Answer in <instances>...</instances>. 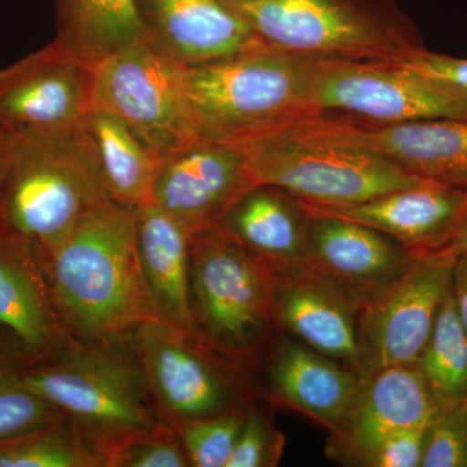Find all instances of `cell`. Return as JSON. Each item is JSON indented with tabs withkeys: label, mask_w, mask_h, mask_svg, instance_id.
Wrapping results in <instances>:
<instances>
[{
	"label": "cell",
	"mask_w": 467,
	"mask_h": 467,
	"mask_svg": "<svg viewBox=\"0 0 467 467\" xmlns=\"http://www.w3.org/2000/svg\"><path fill=\"white\" fill-rule=\"evenodd\" d=\"M130 342L169 425L233 410L235 387L214 358L216 350L201 339L155 318L138 326Z\"/></svg>",
	"instance_id": "obj_12"
},
{
	"label": "cell",
	"mask_w": 467,
	"mask_h": 467,
	"mask_svg": "<svg viewBox=\"0 0 467 467\" xmlns=\"http://www.w3.org/2000/svg\"><path fill=\"white\" fill-rule=\"evenodd\" d=\"M309 107L374 124L467 119V90L405 63L317 60Z\"/></svg>",
	"instance_id": "obj_8"
},
{
	"label": "cell",
	"mask_w": 467,
	"mask_h": 467,
	"mask_svg": "<svg viewBox=\"0 0 467 467\" xmlns=\"http://www.w3.org/2000/svg\"><path fill=\"white\" fill-rule=\"evenodd\" d=\"M92 109L119 117L160 162L198 140L184 67L147 42L128 46L98 64Z\"/></svg>",
	"instance_id": "obj_9"
},
{
	"label": "cell",
	"mask_w": 467,
	"mask_h": 467,
	"mask_svg": "<svg viewBox=\"0 0 467 467\" xmlns=\"http://www.w3.org/2000/svg\"><path fill=\"white\" fill-rule=\"evenodd\" d=\"M239 147L254 183L276 187L318 207H349L427 182L376 152L290 124Z\"/></svg>",
	"instance_id": "obj_6"
},
{
	"label": "cell",
	"mask_w": 467,
	"mask_h": 467,
	"mask_svg": "<svg viewBox=\"0 0 467 467\" xmlns=\"http://www.w3.org/2000/svg\"><path fill=\"white\" fill-rule=\"evenodd\" d=\"M138 251L160 321L198 337L190 297L193 234L153 202L135 209Z\"/></svg>",
	"instance_id": "obj_22"
},
{
	"label": "cell",
	"mask_w": 467,
	"mask_h": 467,
	"mask_svg": "<svg viewBox=\"0 0 467 467\" xmlns=\"http://www.w3.org/2000/svg\"><path fill=\"white\" fill-rule=\"evenodd\" d=\"M451 257H418L416 264L358 321L361 379L387 368L418 365L451 285Z\"/></svg>",
	"instance_id": "obj_11"
},
{
	"label": "cell",
	"mask_w": 467,
	"mask_h": 467,
	"mask_svg": "<svg viewBox=\"0 0 467 467\" xmlns=\"http://www.w3.org/2000/svg\"><path fill=\"white\" fill-rule=\"evenodd\" d=\"M147 43L184 67L264 47L221 0H137Z\"/></svg>",
	"instance_id": "obj_19"
},
{
	"label": "cell",
	"mask_w": 467,
	"mask_h": 467,
	"mask_svg": "<svg viewBox=\"0 0 467 467\" xmlns=\"http://www.w3.org/2000/svg\"><path fill=\"white\" fill-rule=\"evenodd\" d=\"M275 267L217 229L195 233L190 297L199 339L216 352L248 355L272 316Z\"/></svg>",
	"instance_id": "obj_7"
},
{
	"label": "cell",
	"mask_w": 467,
	"mask_h": 467,
	"mask_svg": "<svg viewBox=\"0 0 467 467\" xmlns=\"http://www.w3.org/2000/svg\"><path fill=\"white\" fill-rule=\"evenodd\" d=\"M7 135L3 226L51 254L88 214L110 202L109 193L78 128L50 137Z\"/></svg>",
	"instance_id": "obj_5"
},
{
	"label": "cell",
	"mask_w": 467,
	"mask_h": 467,
	"mask_svg": "<svg viewBox=\"0 0 467 467\" xmlns=\"http://www.w3.org/2000/svg\"><path fill=\"white\" fill-rule=\"evenodd\" d=\"M292 125L333 142L376 152L427 182L467 192V119L374 124L316 113Z\"/></svg>",
	"instance_id": "obj_13"
},
{
	"label": "cell",
	"mask_w": 467,
	"mask_h": 467,
	"mask_svg": "<svg viewBox=\"0 0 467 467\" xmlns=\"http://www.w3.org/2000/svg\"><path fill=\"white\" fill-rule=\"evenodd\" d=\"M451 295L461 322L467 331V252L454 257L451 270Z\"/></svg>",
	"instance_id": "obj_35"
},
{
	"label": "cell",
	"mask_w": 467,
	"mask_h": 467,
	"mask_svg": "<svg viewBox=\"0 0 467 467\" xmlns=\"http://www.w3.org/2000/svg\"><path fill=\"white\" fill-rule=\"evenodd\" d=\"M18 367L16 362L0 361V441L42 429L64 416L60 409L24 386Z\"/></svg>",
	"instance_id": "obj_29"
},
{
	"label": "cell",
	"mask_w": 467,
	"mask_h": 467,
	"mask_svg": "<svg viewBox=\"0 0 467 467\" xmlns=\"http://www.w3.org/2000/svg\"><path fill=\"white\" fill-rule=\"evenodd\" d=\"M0 467H101L64 414L50 425L0 441Z\"/></svg>",
	"instance_id": "obj_27"
},
{
	"label": "cell",
	"mask_w": 467,
	"mask_h": 467,
	"mask_svg": "<svg viewBox=\"0 0 467 467\" xmlns=\"http://www.w3.org/2000/svg\"><path fill=\"white\" fill-rule=\"evenodd\" d=\"M186 451L177 431L169 425L147 432L119 448L106 467H186Z\"/></svg>",
	"instance_id": "obj_31"
},
{
	"label": "cell",
	"mask_w": 467,
	"mask_h": 467,
	"mask_svg": "<svg viewBox=\"0 0 467 467\" xmlns=\"http://www.w3.org/2000/svg\"><path fill=\"white\" fill-rule=\"evenodd\" d=\"M0 361L16 362L21 367L20 359L15 355L14 349L11 348L7 340L2 337V334H0Z\"/></svg>",
	"instance_id": "obj_38"
},
{
	"label": "cell",
	"mask_w": 467,
	"mask_h": 467,
	"mask_svg": "<svg viewBox=\"0 0 467 467\" xmlns=\"http://www.w3.org/2000/svg\"><path fill=\"white\" fill-rule=\"evenodd\" d=\"M17 373L26 389L72 420L101 467L129 441L167 423L130 339L69 337L55 355L18 367Z\"/></svg>",
	"instance_id": "obj_2"
},
{
	"label": "cell",
	"mask_w": 467,
	"mask_h": 467,
	"mask_svg": "<svg viewBox=\"0 0 467 467\" xmlns=\"http://www.w3.org/2000/svg\"><path fill=\"white\" fill-rule=\"evenodd\" d=\"M422 467H467V401L441 409L426 430Z\"/></svg>",
	"instance_id": "obj_30"
},
{
	"label": "cell",
	"mask_w": 467,
	"mask_h": 467,
	"mask_svg": "<svg viewBox=\"0 0 467 467\" xmlns=\"http://www.w3.org/2000/svg\"><path fill=\"white\" fill-rule=\"evenodd\" d=\"M467 252V217L465 221H463L462 225L460 226V229L457 230V233L454 234L451 241L442 248L441 251L436 252L434 254H430V256H441V257H454L460 256V254H466ZM425 257V256H423Z\"/></svg>",
	"instance_id": "obj_37"
},
{
	"label": "cell",
	"mask_w": 467,
	"mask_h": 467,
	"mask_svg": "<svg viewBox=\"0 0 467 467\" xmlns=\"http://www.w3.org/2000/svg\"><path fill=\"white\" fill-rule=\"evenodd\" d=\"M316 61L257 47L184 67L196 140L242 146L312 115L309 91Z\"/></svg>",
	"instance_id": "obj_4"
},
{
	"label": "cell",
	"mask_w": 467,
	"mask_h": 467,
	"mask_svg": "<svg viewBox=\"0 0 467 467\" xmlns=\"http://www.w3.org/2000/svg\"><path fill=\"white\" fill-rule=\"evenodd\" d=\"M95 67L55 38L0 69V131L36 137L76 131L92 109Z\"/></svg>",
	"instance_id": "obj_10"
},
{
	"label": "cell",
	"mask_w": 467,
	"mask_h": 467,
	"mask_svg": "<svg viewBox=\"0 0 467 467\" xmlns=\"http://www.w3.org/2000/svg\"><path fill=\"white\" fill-rule=\"evenodd\" d=\"M429 427V426H427ZM427 427L389 436L361 461L371 467H418L422 462Z\"/></svg>",
	"instance_id": "obj_33"
},
{
	"label": "cell",
	"mask_w": 467,
	"mask_h": 467,
	"mask_svg": "<svg viewBox=\"0 0 467 467\" xmlns=\"http://www.w3.org/2000/svg\"><path fill=\"white\" fill-rule=\"evenodd\" d=\"M308 221L299 199L276 187L254 184L233 202L214 229L273 266H300L306 263Z\"/></svg>",
	"instance_id": "obj_23"
},
{
	"label": "cell",
	"mask_w": 467,
	"mask_h": 467,
	"mask_svg": "<svg viewBox=\"0 0 467 467\" xmlns=\"http://www.w3.org/2000/svg\"><path fill=\"white\" fill-rule=\"evenodd\" d=\"M254 184L241 147L195 140L161 161L150 202L195 234L214 229Z\"/></svg>",
	"instance_id": "obj_15"
},
{
	"label": "cell",
	"mask_w": 467,
	"mask_h": 467,
	"mask_svg": "<svg viewBox=\"0 0 467 467\" xmlns=\"http://www.w3.org/2000/svg\"><path fill=\"white\" fill-rule=\"evenodd\" d=\"M261 46L313 60L407 63L425 50L396 0H221Z\"/></svg>",
	"instance_id": "obj_3"
},
{
	"label": "cell",
	"mask_w": 467,
	"mask_h": 467,
	"mask_svg": "<svg viewBox=\"0 0 467 467\" xmlns=\"http://www.w3.org/2000/svg\"><path fill=\"white\" fill-rule=\"evenodd\" d=\"M0 334L21 367L50 358L70 337L52 299L45 252L5 226H0Z\"/></svg>",
	"instance_id": "obj_16"
},
{
	"label": "cell",
	"mask_w": 467,
	"mask_h": 467,
	"mask_svg": "<svg viewBox=\"0 0 467 467\" xmlns=\"http://www.w3.org/2000/svg\"><path fill=\"white\" fill-rule=\"evenodd\" d=\"M9 165H11L9 138L7 134L0 131V226H3L2 205L5 201V189H7Z\"/></svg>",
	"instance_id": "obj_36"
},
{
	"label": "cell",
	"mask_w": 467,
	"mask_h": 467,
	"mask_svg": "<svg viewBox=\"0 0 467 467\" xmlns=\"http://www.w3.org/2000/svg\"><path fill=\"white\" fill-rule=\"evenodd\" d=\"M417 367L439 410L467 401V331L457 313L451 285Z\"/></svg>",
	"instance_id": "obj_26"
},
{
	"label": "cell",
	"mask_w": 467,
	"mask_h": 467,
	"mask_svg": "<svg viewBox=\"0 0 467 467\" xmlns=\"http://www.w3.org/2000/svg\"><path fill=\"white\" fill-rule=\"evenodd\" d=\"M248 414L239 409L171 426L180 436L190 466L226 467Z\"/></svg>",
	"instance_id": "obj_28"
},
{
	"label": "cell",
	"mask_w": 467,
	"mask_h": 467,
	"mask_svg": "<svg viewBox=\"0 0 467 467\" xmlns=\"http://www.w3.org/2000/svg\"><path fill=\"white\" fill-rule=\"evenodd\" d=\"M301 202L308 213L346 218L373 227L401 243L417 257L441 251L467 217V192L432 182L349 207Z\"/></svg>",
	"instance_id": "obj_18"
},
{
	"label": "cell",
	"mask_w": 467,
	"mask_h": 467,
	"mask_svg": "<svg viewBox=\"0 0 467 467\" xmlns=\"http://www.w3.org/2000/svg\"><path fill=\"white\" fill-rule=\"evenodd\" d=\"M267 380L276 401L318 420L334 434L346 422L362 387L356 368L340 367L295 340L279 346Z\"/></svg>",
	"instance_id": "obj_21"
},
{
	"label": "cell",
	"mask_w": 467,
	"mask_h": 467,
	"mask_svg": "<svg viewBox=\"0 0 467 467\" xmlns=\"http://www.w3.org/2000/svg\"><path fill=\"white\" fill-rule=\"evenodd\" d=\"M306 263L364 310L418 257L391 236L346 218L308 213Z\"/></svg>",
	"instance_id": "obj_14"
},
{
	"label": "cell",
	"mask_w": 467,
	"mask_h": 467,
	"mask_svg": "<svg viewBox=\"0 0 467 467\" xmlns=\"http://www.w3.org/2000/svg\"><path fill=\"white\" fill-rule=\"evenodd\" d=\"M275 267L272 316L309 348L356 368L358 313L342 290L306 265Z\"/></svg>",
	"instance_id": "obj_17"
},
{
	"label": "cell",
	"mask_w": 467,
	"mask_h": 467,
	"mask_svg": "<svg viewBox=\"0 0 467 467\" xmlns=\"http://www.w3.org/2000/svg\"><path fill=\"white\" fill-rule=\"evenodd\" d=\"M46 267L58 318L73 339L129 340L138 326L158 318L138 251L135 209L104 202L46 254Z\"/></svg>",
	"instance_id": "obj_1"
},
{
	"label": "cell",
	"mask_w": 467,
	"mask_h": 467,
	"mask_svg": "<svg viewBox=\"0 0 467 467\" xmlns=\"http://www.w3.org/2000/svg\"><path fill=\"white\" fill-rule=\"evenodd\" d=\"M438 411L417 365L383 368L362 380L358 400L334 434V451L361 463L389 436L429 426Z\"/></svg>",
	"instance_id": "obj_20"
},
{
	"label": "cell",
	"mask_w": 467,
	"mask_h": 467,
	"mask_svg": "<svg viewBox=\"0 0 467 467\" xmlns=\"http://www.w3.org/2000/svg\"><path fill=\"white\" fill-rule=\"evenodd\" d=\"M405 64L427 75L447 79L467 90V58L439 54L425 48Z\"/></svg>",
	"instance_id": "obj_34"
},
{
	"label": "cell",
	"mask_w": 467,
	"mask_h": 467,
	"mask_svg": "<svg viewBox=\"0 0 467 467\" xmlns=\"http://www.w3.org/2000/svg\"><path fill=\"white\" fill-rule=\"evenodd\" d=\"M281 435L260 414H248L226 467L275 466L282 453Z\"/></svg>",
	"instance_id": "obj_32"
},
{
	"label": "cell",
	"mask_w": 467,
	"mask_h": 467,
	"mask_svg": "<svg viewBox=\"0 0 467 467\" xmlns=\"http://www.w3.org/2000/svg\"><path fill=\"white\" fill-rule=\"evenodd\" d=\"M78 133L110 201L130 209L150 202L161 162L119 117L92 109L79 122Z\"/></svg>",
	"instance_id": "obj_24"
},
{
	"label": "cell",
	"mask_w": 467,
	"mask_h": 467,
	"mask_svg": "<svg viewBox=\"0 0 467 467\" xmlns=\"http://www.w3.org/2000/svg\"><path fill=\"white\" fill-rule=\"evenodd\" d=\"M55 8L57 41L94 66L147 42L137 0H55Z\"/></svg>",
	"instance_id": "obj_25"
}]
</instances>
